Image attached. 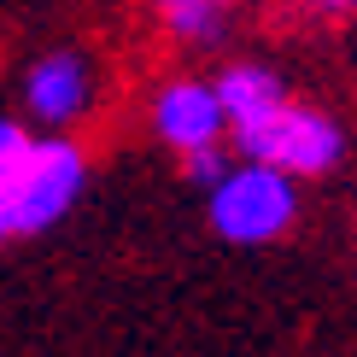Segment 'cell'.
I'll return each mask as SVG.
<instances>
[{
	"instance_id": "obj_3",
	"label": "cell",
	"mask_w": 357,
	"mask_h": 357,
	"mask_svg": "<svg viewBox=\"0 0 357 357\" xmlns=\"http://www.w3.org/2000/svg\"><path fill=\"white\" fill-rule=\"evenodd\" d=\"M82 176H88V165H82V153L70 141H59V135L29 141L18 176H12V217H18V234L53 229V222L77 205Z\"/></svg>"
},
{
	"instance_id": "obj_11",
	"label": "cell",
	"mask_w": 357,
	"mask_h": 357,
	"mask_svg": "<svg viewBox=\"0 0 357 357\" xmlns=\"http://www.w3.org/2000/svg\"><path fill=\"white\" fill-rule=\"evenodd\" d=\"M310 6H328V12H346V6H357V0H310Z\"/></svg>"
},
{
	"instance_id": "obj_5",
	"label": "cell",
	"mask_w": 357,
	"mask_h": 357,
	"mask_svg": "<svg viewBox=\"0 0 357 357\" xmlns=\"http://www.w3.org/2000/svg\"><path fill=\"white\" fill-rule=\"evenodd\" d=\"M88 94H94V77H88V59L77 53H47L24 82V100L41 123H77L88 112Z\"/></svg>"
},
{
	"instance_id": "obj_8",
	"label": "cell",
	"mask_w": 357,
	"mask_h": 357,
	"mask_svg": "<svg viewBox=\"0 0 357 357\" xmlns=\"http://www.w3.org/2000/svg\"><path fill=\"white\" fill-rule=\"evenodd\" d=\"M229 170L234 165L222 158V146H199V153H188V176H193V182H205V188H217Z\"/></svg>"
},
{
	"instance_id": "obj_4",
	"label": "cell",
	"mask_w": 357,
	"mask_h": 357,
	"mask_svg": "<svg viewBox=\"0 0 357 357\" xmlns=\"http://www.w3.org/2000/svg\"><path fill=\"white\" fill-rule=\"evenodd\" d=\"M153 129L158 141H170L176 153H199V146H217L229 117H222V100H217V82H170L153 106Z\"/></svg>"
},
{
	"instance_id": "obj_1",
	"label": "cell",
	"mask_w": 357,
	"mask_h": 357,
	"mask_svg": "<svg viewBox=\"0 0 357 357\" xmlns=\"http://www.w3.org/2000/svg\"><path fill=\"white\" fill-rule=\"evenodd\" d=\"M299 211V193H293V176L287 170H270V165H234L222 182L211 188V222L222 241H241V246H258V241H275L281 229Z\"/></svg>"
},
{
	"instance_id": "obj_9",
	"label": "cell",
	"mask_w": 357,
	"mask_h": 357,
	"mask_svg": "<svg viewBox=\"0 0 357 357\" xmlns=\"http://www.w3.org/2000/svg\"><path fill=\"white\" fill-rule=\"evenodd\" d=\"M24 153H29V135L18 123H6V117H0V176H12L24 165Z\"/></svg>"
},
{
	"instance_id": "obj_2",
	"label": "cell",
	"mask_w": 357,
	"mask_h": 357,
	"mask_svg": "<svg viewBox=\"0 0 357 357\" xmlns=\"http://www.w3.org/2000/svg\"><path fill=\"white\" fill-rule=\"evenodd\" d=\"M234 141H241V153L252 165H270V170H287V176H322L346 153V141H340V129L328 117L310 112V106H293V100L281 112H270L264 123L241 129Z\"/></svg>"
},
{
	"instance_id": "obj_7",
	"label": "cell",
	"mask_w": 357,
	"mask_h": 357,
	"mask_svg": "<svg viewBox=\"0 0 357 357\" xmlns=\"http://www.w3.org/2000/svg\"><path fill=\"white\" fill-rule=\"evenodd\" d=\"M158 12H165V24L182 41H217L229 12H234V0H158Z\"/></svg>"
},
{
	"instance_id": "obj_6",
	"label": "cell",
	"mask_w": 357,
	"mask_h": 357,
	"mask_svg": "<svg viewBox=\"0 0 357 357\" xmlns=\"http://www.w3.org/2000/svg\"><path fill=\"white\" fill-rule=\"evenodd\" d=\"M217 100H222L229 129L241 135V129L264 123L270 112L287 106V88H281V77H275V70H264V65H234V70H222V77H217Z\"/></svg>"
},
{
	"instance_id": "obj_10",
	"label": "cell",
	"mask_w": 357,
	"mask_h": 357,
	"mask_svg": "<svg viewBox=\"0 0 357 357\" xmlns=\"http://www.w3.org/2000/svg\"><path fill=\"white\" fill-rule=\"evenodd\" d=\"M12 176H18V170H12ZM12 176H0V241L18 234V217H12Z\"/></svg>"
}]
</instances>
